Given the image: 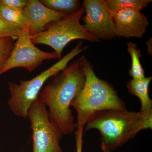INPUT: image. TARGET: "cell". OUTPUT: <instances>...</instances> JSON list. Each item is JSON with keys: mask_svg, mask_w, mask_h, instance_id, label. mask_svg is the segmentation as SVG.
Segmentation results:
<instances>
[{"mask_svg": "<svg viewBox=\"0 0 152 152\" xmlns=\"http://www.w3.org/2000/svg\"><path fill=\"white\" fill-rule=\"evenodd\" d=\"M83 129H77L75 132L76 152H83Z\"/></svg>", "mask_w": 152, "mask_h": 152, "instance_id": "19", "label": "cell"}, {"mask_svg": "<svg viewBox=\"0 0 152 152\" xmlns=\"http://www.w3.org/2000/svg\"><path fill=\"white\" fill-rule=\"evenodd\" d=\"M24 10L31 36L42 31L52 22L68 16L49 9L39 0H28L27 5Z\"/></svg>", "mask_w": 152, "mask_h": 152, "instance_id": "10", "label": "cell"}, {"mask_svg": "<svg viewBox=\"0 0 152 152\" xmlns=\"http://www.w3.org/2000/svg\"><path fill=\"white\" fill-rule=\"evenodd\" d=\"M83 47V42L80 41L58 62L31 80H21L19 84L8 82L10 97L7 104L12 113L16 116L26 118L30 106L38 97L45 84L65 69L71 60L89 48L88 46Z\"/></svg>", "mask_w": 152, "mask_h": 152, "instance_id": "4", "label": "cell"}, {"mask_svg": "<svg viewBox=\"0 0 152 152\" xmlns=\"http://www.w3.org/2000/svg\"><path fill=\"white\" fill-rule=\"evenodd\" d=\"M53 59H59L55 52L41 50L33 43L27 24L22 28L10 56L2 70L1 75L17 68H23L32 72L44 61Z\"/></svg>", "mask_w": 152, "mask_h": 152, "instance_id": "7", "label": "cell"}, {"mask_svg": "<svg viewBox=\"0 0 152 152\" xmlns=\"http://www.w3.org/2000/svg\"><path fill=\"white\" fill-rule=\"evenodd\" d=\"M84 13L82 7L75 12L52 22L42 31L31 36L32 42L35 45L40 44L51 47L59 60L62 58L65 47L72 41L82 39L98 42L99 40L88 31L80 22Z\"/></svg>", "mask_w": 152, "mask_h": 152, "instance_id": "5", "label": "cell"}, {"mask_svg": "<svg viewBox=\"0 0 152 152\" xmlns=\"http://www.w3.org/2000/svg\"><path fill=\"white\" fill-rule=\"evenodd\" d=\"M0 16L9 23L21 29L27 25V18L23 9L10 7L0 4Z\"/></svg>", "mask_w": 152, "mask_h": 152, "instance_id": "13", "label": "cell"}, {"mask_svg": "<svg viewBox=\"0 0 152 152\" xmlns=\"http://www.w3.org/2000/svg\"><path fill=\"white\" fill-rule=\"evenodd\" d=\"M152 77L140 80L132 79L127 83V88L130 94L140 99L141 104V111L145 112L152 110V101L149 96V86Z\"/></svg>", "mask_w": 152, "mask_h": 152, "instance_id": "11", "label": "cell"}, {"mask_svg": "<svg viewBox=\"0 0 152 152\" xmlns=\"http://www.w3.org/2000/svg\"><path fill=\"white\" fill-rule=\"evenodd\" d=\"M15 42V40L12 38L0 39V75L5 64L10 56Z\"/></svg>", "mask_w": 152, "mask_h": 152, "instance_id": "16", "label": "cell"}, {"mask_svg": "<svg viewBox=\"0 0 152 152\" xmlns=\"http://www.w3.org/2000/svg\"><path fill=\"white\" fill-rule=\"evenodd\" d=\"M152 1L151 0H105L113 17L118 11L124 9H134L141 12Z\"/></svg>", "mask_w": 152, "mask_h": 152, "instance_id": "12", "label": "cell"}, {"mask_svg": "<svg viewBox=\"0 0 152 152\" xmlns=\"http://www.w3.org/2000/svg\"><path fill=\"white\" fill-rule=\"evenodd\" d=\"M27 118L32 131V152H64L60 144L63 135L39 97L30 106Z\"/></svg>", "mask_w": 152, "mask_h": 152, "instance_id": "6", "label": "cell"}, {"mask_svg": "<svg viewBox=\"0 0 152 152\" xmlns=\"http://www.w3.org/2000/svg\"><path fill=\"white\" fill-rule=\"evenodd\" d=\"M50 79L38 97L46 107L50 119L62 134H70L76 129L71 104L85 82L80 57Z\"/></svg>", "mask_w": 152, "mask_h": 152, "instance_id": "1", "label": "cell"}, {"mask_svg": "<svg viewBox=\"0 0 152 152\" xmlns=\"http://www.w3.org/2000/svg\"><path fill=\"white\" fill-rule=\"evenodd\" d=\"M152 39H150L149 40H148L146 42V44L147 45V47H148V52L150 53V54L152 55V52L151 51V46H152Z\"/></svg>", "mask_w": 152, "mask_h": 152, "instance_id": "20", "label": "cell"}, {"mask_svg": "<svg viewBox=\"0 0 152 152\" xmlns=\"http://www.w3.org/2000/svg\"><path fill=\"white\" fill-rule=\"evenodd\" d=\"M82 6L85 13L83 26L88 31L99 41L115 38V25L105 0H85Z\"/></svg>", "mask_w": 152, "mask_h": 152, "instance_id": "8", "label": "cell"}, {"mask_svg": "<svg viewBox=\"0 0 152 152\" xmlns=\"http://www.w3.org/2000/svg\"><path fill=\"white\" fill-rule=\"evenodd\" d=\"M28 3V0H0L1 4L18 9H24Z\"/></svg>", "mask_w": 152, "mask_h": 152, "instance_id": "18", "label": "cell"}, {"mask_svg": "<svg viewBox=\"0 0 152 152\" xmlns=\"http://www.w3.org/2000/svg\"><path fill=\"white\" fill-rule=\"evenodd\" d=\"M84 72V86L71 104L77 113L76 129L85 125L96 113L107 110H124L126 104L108 82L96 75L94 66L84 56L80 57Z\"/></svg>", "mask_w": 152, "mask_h": 152, "instance_id": "3", "label": "cell"}, {"mask_svg": "<svg viewBox=\"0 0 152 152\" xmlns=\"http://www.w3.org/2000/svg\"><path fill=\"white\" fill-rule=\"evenodd\" d=\"M127 45L132 60V67L129 71L130 76L134 80L144 78L145 77V72L140 61V58L142 56L140 51L138 49L137 45L132 42L127 43Z\"/></svg>", "mask_w": 152, "mask_h": 152, "instance_id": "15", "label": "cell"}, {"mask_svg": "<svg viewBox=\"0 0 152 152\" xmlns=\"http://www.w3.org/2000/svg\"><path fill=\"white\" fill-rule=\"evenodd\" d=\"M41 2L53 10L71 15L82 7L78 0H40Z\"/></svg>", "mask_w": 152, "mask_h": 152, "instance_id": "14", "label": "cell"}, {"mask_svg": "<svg viewBox=\"0 0 152 152\" xmlns=\"http://www.w3.org/2000/svg\"><path fill=\"white\" fill-rule=\"evenodd\" d=\"M152 110L129 111L126 110H107L96 113L85 126V132L97 129L100 133L103 152H112L134 138L138 133L152 129Z\"/></svg>", "mask_w": 152, "mask_h": 152, "instance_id": "2", "label": "cell"}, {"mask_svg": "<svg viewBox=\"0 0 152 152\" xmlns=\"http://www.w3.org/2000/svg\"><path fill=\"white\" fill-rule=\"evenodd\" d=\"M113 18L118 37L142 38L149 26L148 18L134 9L121 10Z\"/></svg>", "mask_w": 152, "mask_h": 152, "instance_id": "9", "label": "cell"}, {"mask_svg": "<svg viewBox=\"0 0 152 152\" xmlns=\"http://www.w3.org/2000/svg\"><path fill=\"white\" fill-rule=\"evenodd\" d=\"M22 29L9 23L0 16V39L11 37L17 39Z\"/></svg>", "mask_w": 152, "mask_h": 152, "instance_id": "17", "label": "cell"}]
</instances>
